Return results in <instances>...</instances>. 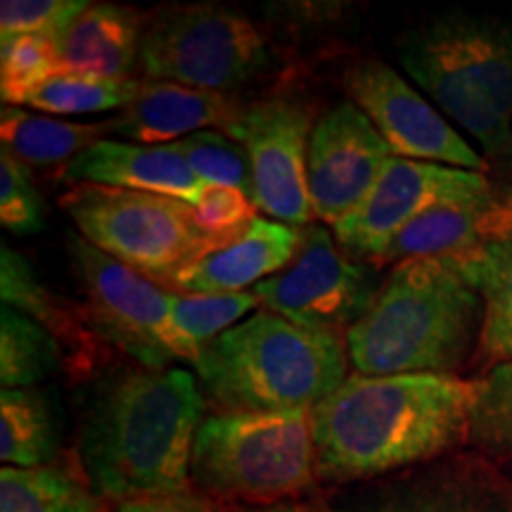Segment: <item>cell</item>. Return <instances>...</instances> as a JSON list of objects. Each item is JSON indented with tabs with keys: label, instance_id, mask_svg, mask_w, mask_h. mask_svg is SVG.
Segmentation results:
<instances>
[{
	"label": "cell",
	"instance_id": "obj_1",
	"mask_svg": "<svg viewBox=\"0 0 512 512\" xmlns=\"http://www.w3.org/2000/svg\"><path fill=\"white\" fill-rule=\"evenodd\" d=\"M475 382L458 375H349L311 408L318 482H377L470 441Z\"/></svg>",
	"mask_w": 512,
	"mask_h": 512
},
{
	"label": "cell",
	"instance_id": "obj_2",
	"mask_svg": "<svg viewBox=\"0 0 512 512\" xmlns=\"http://www.w3.org/2000/svg\"><path fill=\"white\" fill-rule=\"evenodd\" d=\"M204 399L183 368L121 370L83 408L79 458L100 501L190 491V458Z\"/></svg>",
	"mask_w": 512,
	"mask_h": 512
},
{
	"label": "cell",
	"instance_id": "obj_3",
	"mask_svg": "<svg viewBox=\"0 0 512 512\" xmlns=\"http://www.w3.org/2000/svg\"><path fill=\"white\" fill-rule=\"evenodd\" d=\"M482 323V294L458 256H427L394 266L344 342L358 375H456Z\"/></svg>",
	"mask_w": 512,
	"mask_h": 512
},
{
	"label": "cell",
	"instance_id": "obj_4",
	"mask_svg": "<svg viewBox=\"0 0 512 512\" xmlns=\"http://www.w3.org/2000/svg\"><path fill=\"white\" fill-rule=\"evenodd\" d=\"M347 366L342 337L299 328L268 309L211 339L195 361L221 413L311 411L347 380Z\"/></svg>",
	"mask_w": 512,
	"mask_h": 512
},
{
	"label": "cell",
	"instance_id": "obj_5",
	"mask_svg": "<svg viewBox=\"0 0 512 512\" xmlns=\"http://www.w3.org/2000/svg\"><path fill=\"white\" fill-rule=\"evenodd\" d=\"M396 55L448 121L486 155H505L512 133V24L444 12L408 29Z\"/></svg>",
	"mask_w": 512,
	"mask_h": 512
},
{
	"label": "cell",
	"instance_id": "obj_6",
	"mask_svg": "<svg viewBox=\"0 0 512 512\" xmlns=\"http://www.w3.org/2000/svg\"><path fill=\"white\" fill-rule=\"evenodd\" d=\"M316 482L311 411L216 413L197 430L190 484L211 501L278 503Z\"/></svg>",
	"mask_w": 512,
	"mask_h": 512
},
{
	"label": "cell",
	"instance_id": "obj_7",
	"mask_svg": "<svg viewBox=\"0 0 512 512\" xmlns=\"http://www.w3.org/2000/svg\"><path fill=\"white\" fill-rule=\"evenodd\" d=\"M60 204L83 240L150 280L171 285L185 268L223 249L204 233L195 207L169 195L83 183L64 192Z\"/></svg>",
	"mask_w": 512,
	"mask_h": 512
},
{
	"label": "cell",
	"instance_id": "obj_8",
	"mask_svg": "<svg viewBox=\"0 0 512 512\" xmlns=\"http://www.w3.org/2000/svg\"><path fill=\"white\" fill-rule=\"evenodd\" d=\"M271 62V48L256 24L216 3L159 10L145 24L138 57V67L152 81L211 93L242 88Z\"/></svg>",
	"mask_w": 512,
	"mask_h": 512
},
{
	"label": "cell",
	"instance_id": "obj_9",
	"mask_svg": "<svg viewBox=\"0 0 512 512\" xmlns=\"http://www.w3.org/2000/svg\"><path fill=\"white\" fill-rule=\"evenodd\" d=\"M67 252L86 294L83 311L102 342L124 351L143 368L164 370L174 361L195 366L200 349L174 325L169 290L100 252L81 235H67Z\"/></svg>",
	"mask_w": 512,
	"mask_h": 512
},
{
	"label": "cell",
	"instance_id": "obj_10",
	"mask_svg": "<svg viewBox=\"0 0 512 512\" xmlns=\"http://www.w3.org/2000/svg\"><path fill=\"white\" fill-rule=\"evenodd\" d=\"M382 285L373 264L351 259L328 228L313 223L302 230L297 259L252 294L299 328L342 337L366 316Z\"/></svg>",
	"mask_w": 512,
	"mask_h": 512
},
{
	"label": "cell",
	"instance_id": "obj_11",
	"mask_svg": "<svg viewBox=\"0 0 512 512\" xmlns=\"http://www.w3.org/2000/svg\"><path fill=\"white\" fill-rule=\"evenodd\" d=\"M313 110L297 98H266L242 107L226 131L245 147L254 178V204L287 226H309L313 209L306 159Z\"/></svg>",
	"mask_w": 512,
	"mask_h": 512
},
{
	"label": "cell",
	"instance_id": "obj_12",
	"mask_svg": "<svg viewBox=\"0 0 512 512\" xmlns=\"http://www.w3.org/2000/svg\"><path fill=\"white\" fill-rule=\"evenodd\" d=\"M489 188L491 181L479 171L394 155L361 207L339 221L332 235L354 261L380 264L396 235L425 211Z\"/></svg>",
	"mask_w": 512,
	"mask_h": 512
},
{
	"label": "cell",
	"instance_id": "obj_13",
	"mask_svg": "<svg viewBox=\"0 0 512 512\" xmlns=\"http://www.w3.org/2000/svg\"><path fill=\"white\" fill-rule=\"evenodd\" d=\"M344 88L396 157L484 174V157L394 67L380 60L356 62L344 74Z\"/></svg>",
	"mask_w": 512,
	"mask_h": 512
},
{
	"label": "cell",
	"instance_id": "obj_14",
	"mask_svg": "<svg viewBox=\"0 0 512 512\" xmlns=\"http://www.w3.org/2000/svg\"><path fill=\"white\" fill-rule=\"evenodd\" d=\"M392 157V147L354 102L330 107L313 126L306 159L313 216L335 228L361 207Z\"/></svg>",
	"mask_w": 512,
	"mask_h": 512
},
{
	"label": "cell",
	"instance_id": "obj_15",
	"mask_svg": "<svg viewBox=\"0 0 512 512\" xmlns=\"http://www.w3.org/2000/svg\"><path fill=\"white\" fill-rule=\"evenodd\" d=\"M320 512H512V498L491 479L446 465L363 484Z\"/></svg>",
	"mask_w": 512,
	"mask_h": 512
},
{
	"label": "cell",
	"instance_id": "obj_16",
	"mask_svg": "<svg viewBox=\"0 0 512 512\" xmlns=\"http://www.w3.org/2000/svg\"><path fill=\"white\" fill-rule=\"evenodd\" d=\"M512 238V185L444 202L396 235L380 264L427 256H467Z\"/></svg>",
	"mask_w": 512,
	"mask_h": 512
},
{
	"label": "cell",
	"instance_id": "obj_17",
	"mask_svg": "<svg viewBox=\"0 0 512 512\" xmlns=\"http://www.w3.org/2000/svg\"><path fill=\"white\" fill-rule=\"evenodd\" d=\"M60 178L76 185L93 183L107 185V188L169 195L192 207L202 202L209 188L171 143L133 145L105 138L64 164Z\"/></svg>",
	"mask_w": 512,
	"mask_h": 512
},
{
	"label": "cell",
	"instance_id": "obj_18",
	"mask_svg": "<svg viewBox=\"0 0 512 512\" xmlns=\"http://www.w3.org/2000/svg\"><path fill=\"white\" fill-rule=\"evenodd\" d=\"M242 107L226 93L200 91L171 81H143L138 98L107 119V133H117L140 145L176 143L209 126L233 124Z\"/></svg>",
	"mask_w": 512,
	"mask_h": 512
},
{
	"label": "cell",
	"instance_id": "obj_19",
	"mask_svg": "<svg viewBox=\"0 0 512 512\" xmlns=\"http://www.w3.org/2000/svg\"><path fill=\"white\" fill-rule=\"evenodd\" d=\"M143 15L114 3H88L50 36L60 72L131 79L143 41Z\"/></svg>",
	"mask_w": 512,
	"mask_h": 512
},
{
	"label": "cell",
	"instance_id": "obj_20",
	"mask_svg": "<svg viewBox=\"0 0 512 512\" xmlns=\"http://www.w3.org/2000/svg\"><path fill=\"white\" fill-rule=\"evenodd\" d=\"M302 245V230L280 221L256 219L233 245L181 271L171 287L188 294H233L264 283L266 275L283 273Z\"/></svg>",
	"mask_w": 512,
	"mask_h": 512
},
{
	"label": "cell",
	"instance_id": "obj_21",
	"mask_svg": "<svg viewBox=\"0 0 512 512\" xmlns=\"http://www.w3.org/2000/svg\"><path fill=\"white\" fill-rule=\"evenodd\" d=\"M0 299L5 306L41 323L62 347L72 349L74 370L86 373L98 363L100 344L105 342L95 335L86 311L74 309L72 304L55 297L41 283L34 266L5 242L0 247Z\"/></svg>",
	"mask_w": 512,
	"mask_h": 512
},
{
	"label": "cell",
	"instance_id": "obj_22",
	"mask_svg": "<svg viewBox=\"0 0 512 512\" xmlns=\"http://www.w3.org/2000/svg\"><path fill=\"white\" fill-rule=\"evenodd\" d=\"M60 448V411L41 387L0 392V460L5 467H48Z\"/></svg>",
	"mask_w": 512,
	"mask_h": 512
},
{
	"label": "cell",
	"instance_id": "obj_23",
	"mask_svg": "<svg viewBox=\"0 0 512 512\" xmlns=\"http://www.w3.org/2000/svg\"><path fill=\"white\" fill-rule=\"evenodd\" d=\"M107 136L105 121L100 124H79V121L41 117L22 107L3 105L0 112V150L10 152L24 166L48 169V166L69 164L76 155Z\"/></svg>",
	"mask_w": 512,
	"mask_h": 512
},
{
	"label": "cell",
	"instance_id": "obj_24",
	"mask_svg": "<svg viewBox=\"0 0 512 512\" xmlns=\"http://www.w3.org/2000/svg\"><path fill=\"white\" fill-rule=\"evenodd\" d=\"M467 278L482 294L484 323L477 361L484 370L512 361V238L458 256Z\"/></svg>",
	"mask_w": 512,
	"mask_h": 512
},
{
	"label": "cell",
	"instance_id": "obj_25",
	"mask_svg": "<svg viewBox=\"0 0 512 512\" xmlns=\"http://www.w3.org/2000/svg\"><path fill=\"white\" fill-rule=\"evenodd\" d=\"M0 512H102V501L88 479L69 467H3Z\"/></svg>",
	"mask_w": 512,
	"mask_h": 512
},
{
	"label": "cell",
	"instance_id": "obj_26",
	"mask_svg": "<svg viewBox=\"0 0 512 512\" xmlns=\"http://www.w3.org/2000/svg\"><path fill=\"white\" fill-rule=\"evenodd\" d=\"M62 344L22 311L0 309V382L3 389L36 387L57 373Z\"/></svg>",
	"mask_w": 512,
	"mask_h": 512
},
{
	"label": "cell",
	"instance_id": "obj_27",
	"mask_svg": "<svg viewBox=\"0 0 512 512\" xmlns=\"http://www.w3.org/2000/svg\"><path fill=\"white\" fill-rule=\"evenodd\" d=\"M143 81L57 72L31 91L24 105L48 114H95L126 110L138 98Z\"/></svg>",
	"mask_w": 512,
	"mask_h": 512
},
{
	"label": "cell",
	"instance_id": "obj_28",
	"mask_svg": "<svg viewBox=\"0 0 512 512\" xmlns=\"http://www.w3.org/2000/svg\"><path fill=\"white\" fill-rule=\"evenodd\" d=\"M472 382L470 441L491 456H512V361L489 368Z\"/></svg>",
	"mask_w": 512,
	"mask_h": 512
},
{
	"label": "cell",
	"instance_id": "obj_29",
	"mask_svg": "<svg viewBox=\"0 0 512 512\" xmlns=\"http://www.w3.org/2000/svg\"><path fill=\"white\" fill-rule=\"evenodd\" d=\"M261 302L252 292L233 294H169L171 318L192 347L202 351L211 339L238 325Z\"/></svg>",
	"mask_w": 512,
	"mask_h": 512
},
{
	"label": "cell",
	"instance_id": "obj_30",
	"mask_svg": "<svg viewBox=\"0 0 512 512\" xmlns=\"http://www.w3.org/2000/svg\"><path fill=\"white\" fill-rule=\"evenodd\" d=\"M171 145L176 147V152H181L202 183L235 188L254 200L252 166H249L245 147L228 138L226 133L200 131Z\"/></svg>",
	"mask_w": 512,
	"mask_h": 512
},
{
	"label": "cell",
	"instance_id": "obj_31",
	"mask_svg": "<svg viewBox=\"0 0 512 512\" xmlns=\"http://www.w3.org/2000/svg\"><path fill=\"white\" fill-rule=\"evenodd\" d=\"M0 95L3 105H24L27 95L60 72L50 36H15L0 43Z\"/></svg>",
	"mask_w": 512,
	"mask_h": 512
},
{
	"label": "cell",
	"instance_id": "obj_32",
	"mask_svg": "<svg viewBox=\"0 0 512 512\" xmlns=\"http://www.w3.org/2000/svg\"><path fill=\"white\" fill-rule=\"evenodd\" d=\"M0 223L15 235H34L46 228L43 197L29 166L0 150Z\"/></svg>",
	"mask_w": 512,
	"mask_h": 512
},
{
	"label": "cell",
	"instance_id": "obj_33",
	"mask_svg": "<svg viewBox=\"0 0 512 512\" xmlns=\"http://www.w3.org/2000/svg\"><path fill=\"white\" fill-rule=\"evenodd\" d=\"M256 209L259 207L254 200H249L245 192L209 185L202 202L195 207V214L204 233H209L221 247H228L235 240H240L252 228V223L259 219Z\"/></svg>",
	"mask_w": 512,
	"mask_h": 512
},
{
	"label": "cell",
	"instance_id": "obj_34",
	"mask_svg": "<svg viewBox=\"0 0 512 512\" xmlns=\"http://www.w3.org/2000/svg\"><path fill=\"white\" fill-rule=\"evenodd\" d=\"M86 5V0H5L0 5V38L53 36Z\"/></svg>",
	"mask_w": 512,
	"mask_h": 512
},
{
	"label": "cell",
	"instance_id": "obj_35",
	"mask_svg": "<svg viewBox=\"0 0 512 512\" xmlns=\"http://www.w3.org/2000/svg\"><path fill=\"white\" fill-rule=\"evenodd\" d=\"M114 512H221V510H219V503L211 501L209 496L190 489V491H181V494L147 496V498H136V501H126L121 503Z\"/></svg>",
	"mask_w": 512,
	"mask_h": 512
},
{
	"label": "cell",
	"instance_id": "obj_36",
	"mask_svg": "<svg viewBox=\"0 0 512 512\" xmlns=\"http://www.w3.org/2000/svg\"><path fill=\"white\" fill-rule=\"evenodd\" d=\"M245 512H309L304 508H297V505H271V508H261V510H245Z\"/></svg>",
	"mask_w": 512,
	"mask_h": 512
},
{
	"label": "cell",
	"instance_id": "obj_37",
	"mask_svg": "<svg viewBox=\"0 0 512 512\" xmlns=\"http://www.w3.org/2000/svg\"><path fill=\"white\" fill-rule=\"evenodd\" d=\"M505 157H508V164L512 169V133H510V143H508V150H505Z\"/></svg>",
	"mask_w": 512,
	"mask_h": 512
}]
</instances>
